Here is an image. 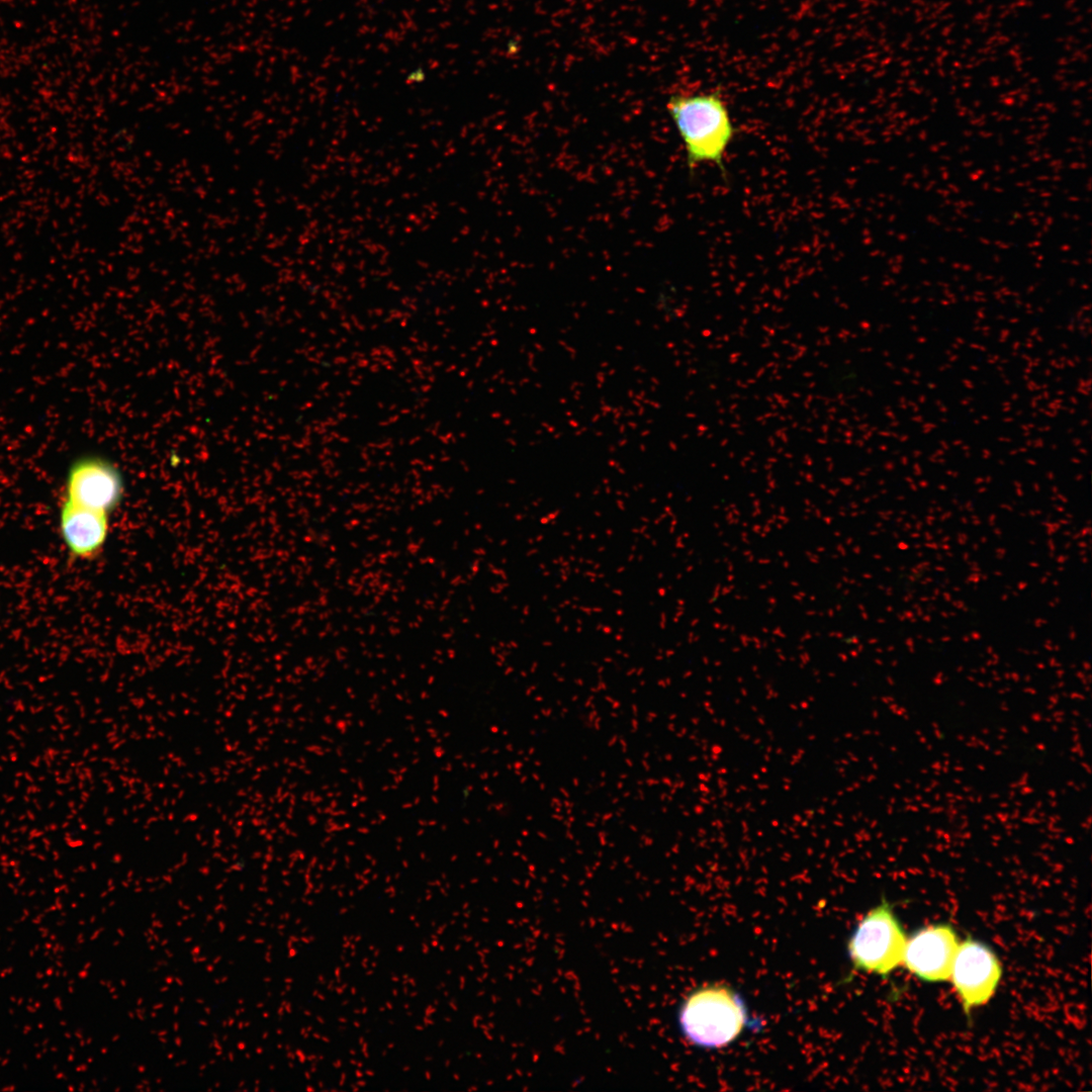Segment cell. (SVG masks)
<instances>
[{
  "mask_svg": "<svg viewBox=\"0 0 1092 1092\" xmlns=\"http://www.w3.org/2000/svg\"><path fill=\"white\" fill-rule=\"evenodd\" d=\"M666 109L682 142L690 171L712 165L725 176L726 154L737 129L721 93L673 94Z\"/></svg>",
  "mask_w": 1092,
  "mask_h": 1092,
  "instance_id": "1",
  "label": "cell"
},
{
  "mask_svg": "<svg viewBox=\"0 0 1092 1092\" xmlns=\"http://www.w3.org/2000/svg\"><path fill=\"white\" fill-rule=\"evenodd\" d=\"M748 1020L742 998L731 987L710 984L692 991L679 1006L681 1034L693 1045L722 1049L734 1042Z\"/></svg>",
  "mask_w": 1092,
  "mask_h": 1092,
  "instance_id": "2",
  "label": "cell"
},
{
  "mask_svg": "<svg viewBox=\"0 0 1092 1092\" xmlns=\"http://www.w3.org/2000/svg\"><path fill=\"white\" fill-rule=\"evenodd\" d=\"M906 939L892 906L883 900L862 917L847 941L853 971L887 977L902 964Z\"/></svg>",
  "mask_w": 1092,
  "mask_h": 1092,
  "instance_id": "3",
  "label": "cell"
},
{
  "mask_svg": "<svg viewBox=\"0 0 1092 1092\" xmlns=\"http://www.w3.org/2000/svg\"><path fill=\"white\" fill-rule=\"evenodd\" d=\"M123 492L120 470L103 457L87 455L70 465L63 500L110 515L120 504Z\"/></svg>",
  "mask_w": 1092,
  "mask_h": 1092,
  "instance_id": "4",
  "label": "cell"
},
{
  "mask_svg": "<svg viewBox=\"0 0 1092 1092\" xmlns=\"http://www.w3.org/2000/svg\"><path fill=\"white\" fill-rule=\"evenodd\" d=\"M1001 976V964L989 946L971 937L959 943L949 978L968 1016L990 1000Z\"/></svg>",
  "mask_w": 1092,
  "mask_h": 1092,
  "instance_id": "5",
  "label": "cell"
},
{
  "mask_svg": "<svg viewBox=\"0 0 1092 1092\" xmlns=\"http://www.w3.org/2000/svg\"><path fill=\"white\" fill-rule=\"evenodd\" d=\"M958 946V935L949 924L929 925L906 939L902 964L921 980L945 981Z\"/></svg>",
  "mask_w": 1092,
  "mask_h": 1092,
  "instance_id": "6",
  "label": "cell"
},
{
  "mask_svg": "<svg viewBox=\"0 0 1092 1092\" xmlns=\"http://www.w3.org/2000/svg\"><path fill=\"white\" fill-rule=\"evenodd\" d=\"M109 515L62 500L59 531L71 557L87 560L103 549L109 533Z\"/></svg>",
  "mask_w": 1092,
  "mask_h": 1092,
  "instance_id": "7",
  "label": "cell"
},
{
  "mask_svg": "<svg viewBox=\"0 0 1092 1092\" xmlns=\"http://www.w3.org/2000/svg\"><path fill=\"white\" fill-rule=\"evenodd\" d=\"M423 79H424V72L421 69H419L417 71H413L407 77V81L412 82V83L421 82Z\"/></svg>",
  "mask_w": 1092,
  "mask_h": 1092,
  "instance_id": "8",
  "label": "cell"
}]
</instances>
